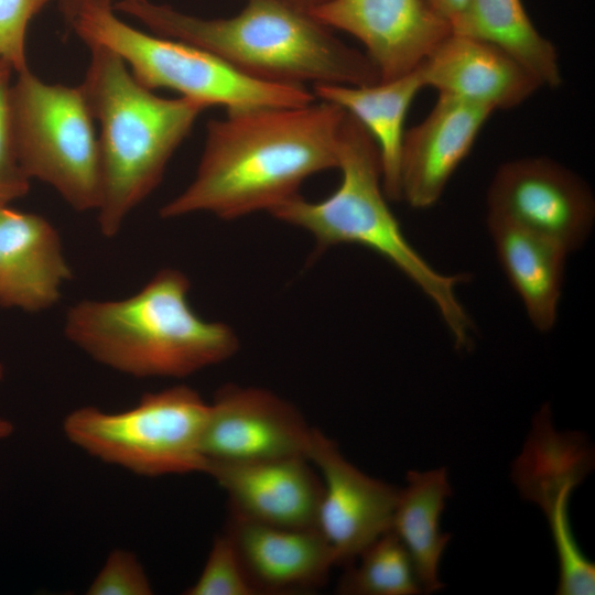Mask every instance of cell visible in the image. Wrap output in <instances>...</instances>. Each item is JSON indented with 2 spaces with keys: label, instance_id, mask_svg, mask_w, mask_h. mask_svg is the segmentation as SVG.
<instances>
[{
  "label": "cell",
  "instance_id": "cell-1",
  "mask_svg": "<svg viewBox=\"0 0 595 595\" xmlns=\"http://www.w3.org/2000/svg\"><path fill=\"white\" fill-rule=\"evenodd\" d=\"M345 116L339 106L314 100L227 111L210 120L195 176L160 216L208 213L230 220L270 213L296 196L310 176L337 169Z\"/></svg>",
  "mask_w": 595,
  "mask_h": 595
},
{
  "label": "cell",
  "instance_id": "cell-25",
  "mask_svg": "<svg viewBox=\"0 0 595 595\" xmlns=\"http://www.w3.org/2000/svg\"><path fill=\"white\" fill-rule=\"evenodd\" d=\"M13 68L0 58V202L24 196L30 180L22 172L13 147L11 127V88Z\"/></svg>",
  "mask_w": 595,
  "mask_h": 595
},
{
  "label": "cell",
  "instance_id": "cell-29",
  "mask_svg": "<svg viewBox=\"0 0 595 595\" xmlns=\"http://www.w3.org/2000/svg\"><path fill=\"white\" fill-rule=\"evenodd\" d=\"M428 4L441 17L446 19L451 26L461 15L467 0H425Z\"/></svg>",
  "mask_w": 595,
  "mask_h": 595
},
{
  "label": "cell",
  "instance_id": "cell-18",
  "mask_svg": "<svg viewBox=\"0 0 595 595\" xmlns=\"http://www.w3.org/2000/svg\"><path fill=\"white\" fill-rule=\"evenodd\" d=\"M594 451L580 432L558 431L549 404L534 415L521 453L512 463L511 480L547 521L569 516L573 490L594 467Z\"/></svg>",
  "mask_w": 595,
  "mask_h": 595
},
{
  "label": "cell",
  "instance_id": "cell-8",
  "mask_svg": "<svg viewBox=\"0 0 595 595\" xmlns=\"http://www.w3.org/2000/svg\"><path fill=\"white\" fill-rule=\"evenodd\" d=\"M83 89L46 83L29 68L11 88V127L24 175L53 187L75 210H96L98 136Z\"/></svg>",
  "mask_w": 595,
  "mask_h": 595
},
{
  "label": "cell",
  "instance_id": "cell-31",
  "mask_svg": "<svg viewBox=\"0 0 595 595\" xmlns=\"http://www.w3.org/2000/svg\"><path fill=\"white\" fill-rule=\"evenodd\" d=\"M14 431L11 421L0 418V440L9 437Z\"/></svg>",
  "mask_w": 595,
  "mask_h": 595
},
{
  "label": "cell",
  "instance_id": "cell-20",
  "mask_svg": "<svg viewBox=\"0 0 595 595\" xmlns=\"http://www.w3.org/2000/svg\"><path fill=\"white\" fill-rule=\"evenodd\" d=\"M425 88L419 67L402 76L374 84L313 85L316 99L339 106L375 141L381 163L382 187L389 201H401L400 159L409 108Z\"/></svg>",
  "mask_w": 595,
  "mask_h": 595
},
{
  "label": "cell",
  "instance_id": "cell-32",
  "mask_svg": "<svg viewBox=\"0 0 595 595\" xmlns=\"http://www.w3.org/2000/svg\"><path fill=\"white\" fill-rule=\"evenodd\" d=\"M3 375H4V368H3V366L0 364V380L3 378Z\"/></svg>",
  "mask_w": 595,
  "mask_h": 595
},
{
  "label": "cell",
  "instance_id": "cell-14",
  "mask_svg": "<svg viewBox=\"0 0 595 595\" xmlns=\"http://www.w3.org/2000/svg\"><path fill=\"white\" fill-rule=\"evenodd\" d=\"M204 473L225 490L234 515L274 527L316 528L322 482L305 457L208 462Z\"/></svg>",
  "mask_w": 595,
  "mask_h": 595
},
{
  "label": "cell",
  "instance_id": "cell-3",
  "mask_svg": "<svg viewBox=\"0 0 595 595\" xmlns=\"http://www.w3.org/2000/svg\"><path fill=\"white\" fill-rule=\"evenodd\" d=\"M184 272L158 271L120 300H83L66 313L64 334L95 361L136 378H184L232 357L235 331L202 318L188 302Z\"/></svg>",
  "mask_w": 595,
  "mask_h": 595
},
{
  "label": "cell",
  "instance_id": "cell-17",
  "mask_svg": "<svg viewBox=\"0 0 595 595\" xmlns=\"http://www.w3.org/2000/svg\"><path fill=\"white\" fill-rule=\"evenodd\" d=\"M72 279L55 227L3 204L0 209V305L41 312L55 305Z\"/></svg>",
  "mask_w": 595,
  "mask_h": 595
},
{
  "label": "cell",
  "instance_id": "cell-27",
  "mask_svg": "<svg viewBox=\"0 0 595 595\" xmlns=\"http://www.w3.org/2000/svg\"><path fill=\"white\" fill-rule=\"evenodd\" d=\"M55 0H0V58L15 73L28 67L25 35L31 20Z\"/></svg>",
  "mask_w": 595,
  "mask_h": 595
},
{
  "label": "cell",
  "instance_id": "cell-4",
  "mask_svg": "<svg viewBox=\"0 0 595 595\" xmlns=\"http://www.w3.org/2000/svg\"><path fill=\"white\" fill-rule=\"evenodd\" d=\"M88 48L80 87L99 126L97 221L102 236L112 238L160 184L170 159L206 107L181 96L155 95L116 53L99 45Z\"/></svg>",
  "mask_w": 595,
  "mask_h": 595
},
{
  "label": "cell",
  "instance_id": "cell-19",
  "mask_svg": "<svg viewBox=\"0 0 595 595\" xmlns=\"http://www.w3.org/2000/svg\"><path fill=\"white\" fill-rule=\"evenodd\" d=\"M487 229L499 264L531 324L541 333L551 331L558 320L570 252L556 241L497 216L487 215Z\"/></svg>",
  "mask_w": 595,
  "mask_h": 595
},
{
  "label": "cell",
  "instance_id": "cell-22",
  "mask_svg": "<svg viewBox=\"0 0 595 595\" xmlns=\"http://www.w3.org/2000/svg\"><path fill=\"white\" fill-rule=\"evenodd\" d=\"M452 32L501 48L541 87L554 89L562 84L558 51L533 25L521 0H467Z\"/></svg>",
  "mask_w": 595,
  "mask_h": 595
},
{
  "label": "cell",
  "instance_id": "cell-33",
  "mask_svg": "<svg viewBox=\"0 0 595 595\" xmlns=\"http://www.w3.org/2000/svg\"><path fill=\"white\" fill-rule=\"evenodd\" d=\"M3 204H8V203H2V202H0V209H1V207H2Z\"/></svg>",
  "mask_w": 595,
  "mask_h": 595
},
{
  "label": "cell",
  "instance_id": "cell-23",
  "mask_svg": "<svg viewBox=\"0 0 595 595\" xmlns=\"http://www.w3.org/2000/svg\"><path fill=\"white\" fill-rule=\"evenodd\" d=\"M338 583L340 594L416 595L422 593L412 561L399 538L389 530L356 559Z\"/></svg>",
  "mask_w": 595,
  "mask_h": 595
},
{
  "label": "cell",
  "instance_id": "cell-12",
  "mask_svg": "<svg viewBox=\"0 0 595 595\" xmlns=\"http://www.w3.org/2000/svg\"><path fill=\"white\" fill-rule=\"evenodd\" d=\"M311 13L356 37L380 80L412 72L452 33L425 0H332Z\"/></svg>",
  "mask_w": 595,
  "mask_h": 595
},
{
  "label": "cell",
  "instance_id": "cell-21",
  "mask_svg": "<svg viewBox=\"0 0 595 595\" xmlns=\"http://www.w3.org/2000/svg\"><path fill=\"white\" fill-rule=\"evenodd\" d=\"M451 494L446 467L409 470L400 488L391 531L408 551L423 593L443 588L439 570L451 534L441 531L440 521Z\"/></svg>",
  "mask_w": 595,
  "mask_h": 595
},
{
  "label": "cell",
  "instance_id": "cell-24",
  "mask_svg": "<svg viewBox=\"0 0 595 595\" xmlns=\"http://www.w3.org/2000/svg\"><path fill=\"white\" fill-rule=\"evenodd\" d=\"M186 595H256L229 537L224 532L210 548L198 578Z\"/></svg>",
  "mask_w": 595,
  "mask_h": 595
},
{
  "label": "cell",
  "instance_id": "cell-30",
  "mask_svg": "<svg viewBox=\"0 0 595 595\" xmlns=\"http://www.w3.org/2000/svg\"><path fill=\"white\" fill-rule=\"evenodd\" d=\"M290 7L306 12H312L315 9L328 3L332 0H277Z\"/></svg>",
  "mask_w": 595,
  "mask_h": 595
},
{
  "label": "cell",
  "instance_id": "cell-28",
  "mask_svg": "<svg viewBox=\"0 0 595 595\" xmlns=\"http://www.w3.org/2000/svg\"><path fill=\"white\" fill-rule=\"evenodd\" d=\"M64 21L71 26L75 19L90 7H112L119 0H55Z\"/></svg>",
  "mask_w": 595,
  "mask_h": 595
},
{
  "label": "cell",
  "instance_id": "cell-10",
  "mask_svg": "<svg viewBox=\"0 0 595 595\" xmlns=\"http://www.w3.org/2000/svg\"><path fill=\"white\" fill-rule=\"evenodd\" d=\"M314 429L273 392L226 385L209 403L202 450L206 464L307 458Z\"/></svg>",
  "mask_w": 595,
  "mask_h": 595
},
{
  "label": "cell",
  "instance_id": "cell-16",
  "mask_svg": "<svg viewBox=\"0 0 595 595\" xmlns=\"http://www.w3.org/2000/svg\"><path fill=\"white\" fill-rule=\"evenodd\" d=\"M424 87L493 110L515 108L540 86L501 48L452 32L418 66Z\"/></svg>",
  "mask_w": 595,
  "mask_h": 595
},
{
  "label": "cell",
  "instance_id": "cell-15",
  "mask_svg": "<svg viewBox=\"0 0 595 595\" xmlns=\"http://www.w3.org/2000/svg\"><path fill=\"white\" fill-rule=\"evenodd\" d=\"M225 533L258 594H283L321 586L335 565L316 528L258 523L229 512Z\"/></svg>",
  "mask_w": 595,
  "mask_h": 595
},
{
  "label": "cell",
  "instance_id": "cell-11",
  "mask_svg": "<svg viewBox=\"0 0 595 595\" xmlns=\"http://www.w3.org/2000/svg\"><path fill=\"white\" fill-rule=\"evenodd\" d=\"M307 459L322 482L316 529L331 547L335 565L348 566L391 530L400 488L358 469L316 429Z\"/></svg>",
  "mask_w": 595,
  "mask_h": 595
},
{
  "label": "cell",
  "instance_id": "cell-2",
  "mask_svg": "<svg viewBox=\"0 0 595 595\" xmlns=\"http://www.w3.org/2000/svg\"><path fill=\"white\" fill-rule=\"evenodd\" d=\"M154 34L204 48L262 82L361 86L380 80L370 58L342 42L311 12L277 0H247L230 18L205 19L151 0L113 6Z\"/></svg>",
  "mask_w": 595,
  "mask_h": 595
},
{
  "label": "cell",
  "instance_id": "cell-26",
  "mask_svg": "<svg viewBox=\"0 0 595 595\" xmlns=\"http://www.w3.org/2000/svg\"><path fill=\"white\" fill-rule=\"evenodd\" d=\"M151 582L137 555L125 549L113 550L89 584L88 595H150Z\"/></svg>",
  "mask_w": 595,
  "mask_h": 595
},
{
  "label": "cell",
  "instance_id": "cell-13",
  "mask_svg": "<svg viewBox=\"0 0 595 595\" xmlns=\"http://www.w3.org/2000/svg\"><path fill=\"white\" fill-rule=\"evenodd\" d=\"M494 111L439 94L428 116L405 130L400 159L401 201L418 209L435 205Z\"/></svg>",
  "mask_w": 595,
  "mask_h": 595
},
{
  "label": "cell",
  "instance_id": "cell-5",
  "mask_svg": "<svg viewBox=\"0 0 595 595\" xmlns=\"http://www.w3.org/2000/svg\"><path fill=\"white\" fill-rule=\"evenodd\" d=\"M337 169L340 183L329 196L311 202L298 194L270 214L307 231L315 240L316 253L340 244H356L382 256L435 305L455 348L468 350L474 324L455 292L468 275L441 273L408 241L383 192L377 145L347 112L339 134Z\"/></svg>",
  "mask_w": 595,
  "mask_h": 595
},
{
  "label": "cell",
  "instance_id": "cell-6",
  "mask_svg": "<svg viewBox=\"0 0 595 595\" xmlns=\"http://www.w3.org/2000/svg\"><path fill=\"white\" fill-rule=\"evenodd\" d=\"M112 7L84 10L71 28L88 45L120 56L144 87L172 89L206 108L227 111L267 107H301L313 102V91L251 78L198 46L144 33L121 21Z\"/></svg>",
  "mask_w": 595,
  "mask_h": 595
},
{
  "label": "cell",
  "instance_id": "cell-7",
  "mask_svg": "<svg viewBox=\"0 0 595 595\" xmlns=\"http://www.w3.org/2000/svg\"><path fill=\"white\" fill-rule=\"evenodd\" d=\"M208 411L197 391L178 385L145 393L120 412L80 407L65 416L63 431L87 454L140 476L204 473Z\"/></svg>",
  "mask_w": 595,
  "mask_h": 595
},
{
  "label": "cell",
  "instance_id": "cell-9",
  "mask_svg": "<svg viewBox=\"0 0 595 595\" xmlns=\"http://www.w3.org/2000/svg\"><path fill=\"white\" fill-rule=\"evenodd\" d=\"M488 214L538 232L570 253L584 245L595 221V198L573 171L552 159L502 163L488 186Z\"/></svg>",
  "mask_w": 595,
  "mask_h": 595
}]
</instances>
